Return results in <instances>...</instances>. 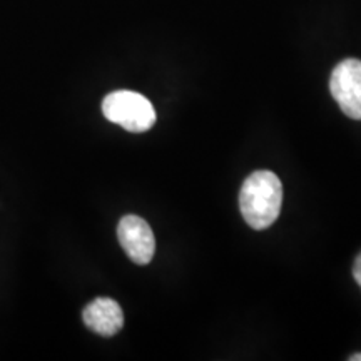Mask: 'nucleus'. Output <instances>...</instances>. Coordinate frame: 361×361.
Masks as SVG:
<instances>
[{"label":"nucleus","instance_id":"2","mask_svg":"<svg viewBox=\"0 0 361 361\" xmlns=\"http://www.w3.org/2000/svg\"><path fill=\"white\" fill-rule=\"evenodd\" d=\"M107 121L129 133H146L156 124V111L151 101L133 90H116L102 101Z\"/></svg>","mask_w":361,"mask_h":361},{"label":"nucleus","instance_id":"6","mask_svg":"<svg viewBox=\"0 0 361 361\" xmlns=\"http://www.w3.org/2000/svg\"><path fill=\"white\" fill-rule=\"evenodd\" d=\"M353 278H355V281L360 284V288H361V252L358 256H356V259H355V264H353Z\"/></svg>","mask_w":361,"mask_h":361},{"label":"nucleus","instance_id":"5","mask_svg":"<svg viewBox=\"0 0 361 361\" xmlns=\"http://www.w3.org/2000/svg\"><path fill=\"white\" fill-rule=\"evenodd\" d=\"M82 319L90 331L101 336H114L124 326V313L119 303L111 298H97L82 311Z\"/></svg>","mask_w":361,"mask_h":361},{"label":"nucleus","instance_id":"7","mask_svg":"<svg viewBox=\"0 0 361 361\" xmlns=\"http://www.w3.org/2000/svg\"><path fill=\"white\" fill-rule=\"evenodd\" d=\"M350 361H361V353L351 355V356H350Z\"/></svg>","mask_w":361,"mask_h":361},{"label":"nucleus","instance_id":"1","mask_svg":"<svg viewBox=\"0 0 361 361\" xmlns=\"http://www.w3.org/2000/svg\"><path fill=\"white\" fill-rule=\"evenodd\" d=\"M283 204L281 180L271 171H255L239 192V207L247 224L256 231L268 229L279 218Z\"/></svg>","mask_w":361,"mask_h":361},{"label":"nucleus","instance_id":"4","mask_svg":"<svg viewBox=\"0 0 361 361\" xmlns=\"http://www.w3.org/2000/svg\"><path fill=\"white\" fill-rule=\"evenodd\" d=\"M121 246L135 264H149L154 258L156 239L151 226L139 216H124L117 226Z\"/></svg>","mask_w":361,"mask_h":361},{"label":"nucleus","instance_id":"3","mask_svg":"<svg viewBox=\"0 0 361 361\" xmlns=\"http://www.w3.org/2000/svg\"><path fill=\"white\" fill-rule=\"evenodd\" d=\"M329 90L350 119L361 121V61L345 59L331 72Z\"/></svg>","mask_w":361,"mask_h":361}]
</instances>
